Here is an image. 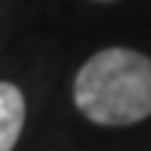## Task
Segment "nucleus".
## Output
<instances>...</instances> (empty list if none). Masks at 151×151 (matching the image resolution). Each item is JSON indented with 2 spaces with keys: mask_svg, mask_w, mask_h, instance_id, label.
<instances>
[{
  "mask_svg": "<svg viewBox=\"0 0 151 151\" xmlns=\"http://www.w3.org/2000/svg\"><path fill=\"white\" fill-rule=\"evenodd\" d=\"M71 104L98 127L142 124L151 119V56L127 45L95 50L71 77Z\"/></svg>",
  "mask_w": 151,
  "mask_h": 151,
  "instance_id": "f257e3e1",
  "label": "nucleus"
},
{
  "mask_svg": "<svg viewBox=\"0 0 151 151\" xmlns=\"http://www.w3.org/2000/svg\"><path fill=\"white\" fill-rule=\"evenodd\" d=\"M27 124V98L18 83L0 80V151H15Z\"/></svg>",
  "mask_w": 151,
  "mask_h": 151,
  "instance_id": "f03ea898",
  "label": "nucleus"
},
{
  "mask_svg": "<svg viewBox=\"0 0 151 151\" xmlns=\"http://www.w3.org/2000/svg\"><path fill=\"white\" fill-rule=\"evenodd\" d=\"M89 3H119V0H89Z\"/></svg>",
  "mask_w": 151,
  "mask_h": 151,
  "instance_id": "7ed1b4c3",
  "label": "nucleus"
}]
</instances>
